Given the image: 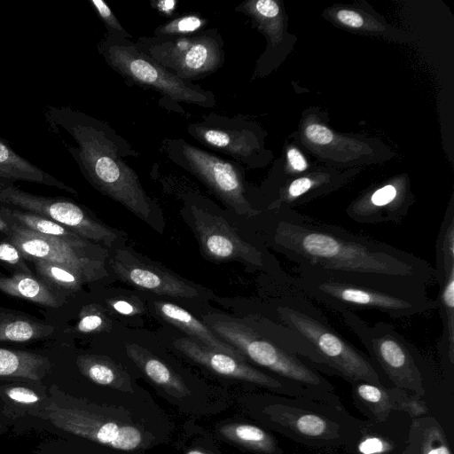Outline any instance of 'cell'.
I'll use <instances>...</instances> for the list:
<instances>
[{
    "instance_id": "obj_1",
    "label": "cell",
    "mask_w": 454,
    "mask_h": 454,
    "mask_svg": "<svg viewBox=\"0 0 454 454\" xmlns=\"http://www.w3.org/2000/svg\"><path fill=\"white\" fill-rule=\"evenodd\" d=\"M264 242L296 263L364 281L429 284L434 270L424 259L387 243L282 207L267 211Z\"/></svg>"
},
{
    "instance_id": "obj_2",
    "label": "cell",
    "mask_w": 454,
    "mask_h": 454,
    "mask_svg": "<svg viewBox=\"0 0 454 454\" xmlns=\"http://www.w3.org/2000/svg\"><path fill=\"white\" fill-rule=\"evenodd\" d=\"M48 128L76 162L85 179L98 191L121 203L144 221L152 219L155 204L137 174L124 160L139 153L105 121L71 106H48Z\"/></svg>"
},
{
    "instance_id": "obj_3",
    "label": "cell",
    "mask_w": 454,
    "mask_h": 454,
    "mask_svg": "<svg viewBox=\"0 0 454 454\" xmlns=\"http://www.w3.org/2000/svg\"><path fill=\"white\" fill-rule=\"evenodd\" d=\"M275 294L270 309L285 325L299 333L315 349L319 367L349 383L383 385L382 374L370 357L348 342L320 309L290 281L285 271L273 276ZM384 378V376H383Z\"/></svg>"
},
{
    "instance_id": "obj_4",
    "label": "cell",
    "mask_w": 454,
    "mask_h": 454,
    "mask_svg": "<svg viewBox=\"0 0 454 454\" xmlns=\"http://www.w3.org/2000/svg\"><path fill=\"white\" fill-rule=\"evenodd\" d=\"M291 283L305 296L339 313L377 309L404 318L437 309L426 286L380 284L336 274L319 268L298 267Z\"/></svg>"
},
{
    "instance_id": "obj_5",
    "label": "cell",
    "mask_w": 454,
    "mask_h": 454,
    "mask_svg": "<svg viewBox=\"0 0 454 454\" xmlns=\"http://www.w3.org/2000/svg\"><path fill=\"white\" fill-rule=\"evenodd\" d=\"M105 62L125 81L152 89L166 100L210 108L216 105L212 91L184 81L137 48L135 42L106 35L97 44Z\"/></svg>"
},
{
    "instance_id": "obj_6",
    "label": "cell",
    "mask_w": 454,
    "mask_h": 454,
    "mask_svg": "<svg viewBox=\"0 0 454 454\" xmlns=\"http://www.w3.org/2000/svg\"><path fill=\"white\" fill-rule=\"evenodd\" d=\"M48 389V404L31 418L42 422L44 429L123 451L142 444L143 435L137 427L110 419L90 405L63 393L56 385Z\"/></svg>"
},
{
    "instance_id": "obj_7",
    "label": "cell",
    "mask_w": 454,
    "mask_h": 454,
    "mask_svg": "<svg viewBox=\"0 0 454 454\" xmlns=\"http://www.w3.org/2000/svg\"><path fill=\"white\" fill-rule=\"evenodd\" d=\"M345 325L356 335L369 357L394 387L423 396V358L416 347L391 324L370 325L352 311L340 313Z\"/></svg>"
},
{
    "instance_id": "obj_8",
    "label": "cell",
    "mask_w": 454,
    "mask_h": 454,
    "mask_svg": "<svg viewBox=\"0 0 454 454\" xmlns=\"http://www.w3.org/2000/svg\"><path fill=\"white\" fill-rule=\"evenodd\" d=\"M138 49L178 78L192 82L219 70L224 63V43L215 27L179 37L141 36Z\"/></svg>"
},
{
    "instance_id": "obj_9",
    "label": "cell",
    "mask_w": 454,
    "mask_h": 454,
    "mask_svg": "<svg viewBox=\"0 0 454 454\" xmlns=\"http://www.w3.org/2000/svg\"><path fill=\"white\" fill-rule=\"evenodd\" d=\"M161 150L168 160L202 182L236 214L247 218L262 214L246 198L240 170L233 161L196 147L183 138L165 139Z\"/></svg>"
},
{
    "instance_id": "obj_10",
    "label": "cell",
    "mask_w": 454,
    "mask_h": 454,
    "mask_svg": "<svg viewBox=\"0 0 454 454\" xmlns=\"http://www.w3.org/2000/svg\"><path fill=\"white\" fill-rule=\"evenodd\" d=\"M288 397L263 408L262 413L276 428L309 446L348 442V425L340 422V417H333L338 409L308 398Z\"/></svg>"
},
{
    "instance_id": "obj_11",
    "label": "cell",
    "mask_w": 454,
    "mask_h": 454,
    "mask_svg": "<svg viewBox=\"0 0 454 454\" xmlns=\"http://www.w3.org/2000/svg\"><path fill=\"white\" fill-rule=\"evenodd\" d=\"M8 234L22 257L60 264L81 275L87 283L106 275L105 252L89 241L82 244L42 235L12 223Z\"/></svg>"
},
{
    "instance_id": "obj_12",
    "label": "cell",
    "mask_w": 454,
    "mask_h": 454,
    "mask_svg": "<svg viewBox=\"0 0 454 454\" xmlns=\"http://www.w3.org/2000/svg\"><path fill=\"white\" fill-rule=\"evenodd\" d=\"M0 203L52 220L85 239L110 247L118 239L114 230L98 222L74 202L35 195L19 189L11 182L0 181Z\"/></svg>"
},
{
    "instance_id": "obj_13",
    "label": "cell",
    "mask_w": 454,
    "mask_h": 454,
    "mask_svg": "<svg viewBox=\"0 0 454 454\" xmlns=\"http://www.w3.org/2000/svg\"><path fill=\"white\" fill-rule=\"evenodd\" d=\"M192 213L201 248L209 258L239 260L272 276L284 272L275 257L267 250L244 240L223 217L194 207Z\"/></svg>"
},
{
    "instance_id": "obj_14",
    "label": "cell",
    "mask_w": 454,
    "mask_h": 454,
    "mask_svg": "<svg viewBox=\"0 0 454 454\" xmlns=\"http://www.w3.org/2000/svg\"><path fill=\"white\" fill-rule=\"evenodd\" d=\"M434 275L439 285L437 309L442 325L438 344L443 361L454 364V214L447 211L435 242Z\"/></svg>"
},
{
    "instance_id": "obj_15",
    "label": "cell",
    "mask_w": 454,
    "mask_h": 454,
    "mask_svg": "<svg viewBox=\"0 0 454 454\" xmlns=\"http://www.w3.org/2000/svg\"><path fill=\"white\" fill-rule=\"evenodd\" d=\"M111 265L122 281L137 288L172 297L199 296V292L194 286L130 251L116 250Z\"/></svg>"
},
{
    "instance_id": "obj_16",
    "label": "cell",
    "mask_w": 454,
    "mask_h": 454,
    "mask_svg": "<svg viewBox=\"0 0 454 454\" xmlns=\"http://www.w3.org/2000/svg\"><path fill=\"white\" fill-rule=\"evenodd\" d=\"M187 132L204 146L246 163L254 144L243 121L210 113L203 120L187 125Z\"/></svg>"
},
{
    "instance_id": "obj_17",
    "label": "cell",
    "mask_w": 454,
    "mask_h": 454,
    "mask_svg": "<svg viewBox=\"0 0 454 454\" xmlns=\"http://www.w3.org/2000/svg\"><path fill=\"white\" fill-rule=\"evenodd\" d=\"M408 206V199L400 197L396 186L385 184L350 205L347 214L354 222L363 224L399 223L406 215Z\"/></svg>"
},
{
    "instance_id": "obj_18",
    "label": "cell",
    "mask_w": 454,
    "mask_h": 454,
    "mask_svg": "<svg viewBox=\"0 0 454 454\" xmlns=\"http://www.w3.org/2000/svg\"><path fill=\"white\" fill-rule=\"evenodd\" d=\"M49 400V389L43 383L0 382V412L7 420L31 419L48 404Z\"/></svg>"
},
{
    "instance_id": "obj_19",
    "label": "cell",
    "mask_w": 454,
    "mask_h": 454,
    "mask_svg": "<svg viewBox=\"0 0 454 454\" xmlns=\"http://www.w3.org/2000/svg\"><path fill=\"white\" fill-rule=\"evenodd\" d=\"M155 307L162 318L188 333L192 340L196 339V341L212 350L247 362L246 356L239 350L226 341H223L208 326L182 307L161 301L156 302Z\"/></svg>"
},
{
    "instance_id": "obj_20",
    "label": "cell",
    "mask_w": 454,
    "mask_h": 454,
    "mask_svg": "<svg viewBox=\"0 0 454 454\" xmlns=\"http://www.w3.org/2000/svg\"><path fill=\"white\" fill-rule=\"evenodd\" d=\"M0 181H26L76 194L77 192L57 177L47 173L21 155L18 154L8 141L0 137Z\"/></svg>"
},
{
    "instance_id": "obj_21",
    "label": "cell",
    "mask_w": 454,
    "mask_h": 454,
    "mask_svg": "<svg viewBox=\"0 0 454 454\" xmlns=\"http://www.w3.org/2000/svg\"><path fill=\"white\" fill-rule=\"evenodd\" d=\"M51 369V363L46 356L30 351L0 348V382L43 383Z\"/></svg>"
},
{
    "instance_id": "obj_22",
    "label": "cell",
    "mask_w": 454,
    "mask_h": 454,
    "mask_svg": "<svg viewBox=\"0 0 454 454\" xmlns=\"http://www.w3.org/2000/svg\"><path fill=\"white\" fill-rule=\"evenodd\" d=\"M0 290L9 295L51 308H59L63 304V300L32 273L20 271L11 277H1Z\"/></svg>"
},
{
    "instance_id": "obj_23",
    "label": "cell",
    "mask_w": 454,
    "mask_h": 454,
    "mask_svg": "<svg viewBox=\"0 0 454 454\" xmlns=\"http://www.w3.org/2000/svg\"><path fill=\"white\" fill-rule=\"evenodd\" d=\"M126 348L129 356L152 381L172 395L184 396L189 394L183 380L163 362L137 345L129 344Z\"/></svg>"
},
{
    "instance_id": "obj_24",
    "label": "cell",
    "mask_w": 454,
    "mask_h": 454,
    "mask_svg": "<svg viewBox=\"0 0 454 454\" xmlns=\"http://www.w3.org/2000/svg\"><path fill=\"white\" fill-rule=\"evenodd\" d=\"M408 450L411 454H452L442 427L431 417L413 419Z\"/></svg>"
},
{
    "instance_id": "obj_25",
    "label": "cell",
    "mask_w": 454,
    "mask_h": 454,
    "mask_svg": "<svg viewBox=\"0 0 454 454\" xmlns=\"http://www.w3.org/2000/svg\"><path fill=\"white\" fill-rule=\"evenodd\" d=\"M351 385L356 403L377 422L387 420L390 413L396 411L392 387L365 381H356Z\"/></svg>"
},
{
    "instance_id": "obj_26",
    "label": "cell",
    "mask_w": 454,
    "mask_h": 454,
    "mask_svg": "<svg viewBox=\"0 0 454 454\" xmlns=\"http://www.w3.org/2000/svg\"><path fill=\"white\" fill-rule=\"evenodd\" d=\"M0 215L6 220H14L13 223L42 235L78 244L88 242V239H85L62 224L36 214L1 206Z\"/></svg>"
},
{
    "instance_id": "obj_27",
    "label": "cell",
    "mask_w": 454,
    "mask_h": 454,
    "mask_svg": "<svg viewBox=\"0 0 454 454\" xmlns=\"http://www.w3.org/2000/svg\"><path fill=\"white\" fill-rule=\"evenodd\" d=\"M76 364L81 373L96 384L122 390L129 388L127 375L106 357L81 355Z\"/></svg>"
},
{
    "instance_id": "obj_28",
    "label": "cell",
    "mask_w": 454,
    "mask_h": 454,
    "mask_svg": "<svg viewBox=\"0 0 454 454\" xmlns=\"http://www.w3.org/2000/svg\"><path fill=\"white\" fill-rule=\"evenodd\" d=\"M227 439L262 454H280L275 438L259 427L250 424H230L220 428Z\"/></svg>"
},
{
    "instance_id": "obj_29",
    "label": "cell",
    "mask_w": 454,
    "mask_h": 454,
    "mask_svg": "<svg viewBox=\"0 0 454 454\" xmlns=\"http://www.w3.org/2000/svg\"><path fill=\"white\" fill-rule=\"evenodd\" d=\"M54 327L24 317H0V341L25 342L50 336Z\"/></svg>"
},
{
    "instance_id": "obj_30",
    "label": "cell",
    "mask_w": 454,
    "mask_h": 454,
    "mask_svg": "<svg viewBox=\"0 0 454 454\" xmlns=\"http://www.w3.org/2000/svg\"><path fill=\"white\" fill-rule=\"evenodd\" d=\"M37 274L53 288L74 292L81 289L85 279L69 268L44 260H35Z\"/></svg>"
},
{
    "instance_id": "obj_31",
    "label": "cell",
    "mask_w": 454,
    "mask_h": 454,
    "mask_svg": "<svg viewBox=\"0 0 454 454\" xmlns=\"http://www.w3.org/2000/svg\"><path fill=\"white\" fill-rule=\"evenodd\" d=\"M207 23L208 21L206 19L195 14L183 15L157 27L153 35L157 37L189 35L205 29L204 27Z\"/></svg>"
},
{
    "instance_id": "obj_32",
    "label": "cell",
    "mask_w": 454,
    "mask_h": 454,
    "mask_svg": "<svg viewBox=\"0 0 454 454\" xmlns=\"http://www.w3.org/2000/svg\"><path fill=\"white\" fill-rule=\"evenodd\" d=\"M89 2L103 21L107 31L106 35L131 40L132 35L121 26L106 2L103 0H90Z\"/></svg>"
},
{
    "instance_id": "obj_33",
    "label": "cell",
    "mask_w": 454,
    "mask_h": 454,
    "mask_svg": "<svg viewBox=\"0 0 454 454\" xmlns=\"http://www.w3.org/2000/svg\"><path fill=\"white\" fill-rule=\"evenodd\" d=\"M393 396L395 402L396 411L407 412L412 419L419 418L427 412L426 403L419 396H411L406 390L392 387Z\"/></svg>"
},
{
    "instance_id": "obj_34",
    "label": "cell",
    "mask_w": 454,
    "mask_h": 454,
    "mask_svg": "<svg viewBox=\"0 0 454 454\" xmlns=\"http://www.w3.org/2000/svg\"><path fill=\"white\" fill-rule=\"evenodd\" d=\"M106 324V318L100 310L88 306L80 313L75 331L82 333H94L105 329Z\"/></svg>"
},
{
    "instance_id": "obj_35",
    "label": "cell",
    "mask_w": 454,
    "mask_h": 454,
    "mask_svg": "<svg viewBox=\"0 0 454 454\" xmlns=\"http://www.w3.org/2000/svg\"><path fill=\"white\" fill-rule=\"evenodd\" d=\"M395 449V444L380 435L365 434L356 444L358 454H389Z\"/></svg>"
},
{
    "instance_id": "obj_36",
    "label": "cell",
    "mask_w": 454,
    "mask_h": 454,
    "mask_svg": "<svg viewBox=\"0 0 454 454\" xmlns=\"http://www.w3.org/2000/svg\"><path fill=\"white\" fill-rule=\"evenodd\" d=\"M22 255L18 248L12 243H0V261L10 265L17 266L22 272L31 273L23 262Z\"/></svg>"
},
{
    "instance_id": "obj_37",
    "label": "cell",
    "mask_w": 454,
    "mask_h": 454,
    "mask_svg": "<svg viewBox=\"0 0 454 454\" xmlns=\"http://www.w3.org/2000/svg\"><path fill=\"white\" fill-rule=\"evenodd\" d=\"M306 137L314 144L324 145L333 139L332 131L319 124H310L305 129Z\"/></svg>"
},
{
    "instance_id": "obj_38",
    "label": "cell",
    "mask_w": 454,
    "mask_h": 454,
    "mask_svg": "<svg viewBox=\"0 0 454 454\" xmlns=\"http://www.w3.org/2000/svg\"><path fill=\"white\" fill-rule=\"evenodd\" d=\"M337 18L342 24L350 27H360L364 24L363 18L357 12L349 10L339 11Z\"/></svg>"
},
{
    "instance_id": "obj_39",
    "label": "cell",
    "mask_w": 454,
    "mask_h": 454,
    "mask_svg": "<svg viewBox=\"0 0 454 454\" xmlns=\"http://www.w3.org/2000/svg\"><path fill=\"white\" fill-rule=\"evenodd\" d=\"M287 157L290 165L294 170L303 171L307 168L306 160L298 150L294 148L290 149L287 153Z\"/></svg>"
},
{
    "instance_id": "obj_40",
    "label": "cell",
    "mask_w": 454,
    "mask_h": 454,
    "mask_svg": "<svg viewBox=\"0 0 454 454\" xmlns=\"http://www.w3.org/2000/svg\"><path fill=\"white\" fill-rule=\"evenodd\" d=\"M112 308L118 313L122 315H133L137 312V308L125 300H116L111 302Z\"/></svg>"
},
{
    "instance_id": "obj_41",
    "label": "cell",
    "mask_w": 454,
    "mask_h": 454,
    "mask_svg": "<svg viewBox=\"0 0 454 454\" xmlns=\"http://www.w3.org/2000/svg\"><path fill=\"white\" fill-rule=\"evenodd\" d=\"M9 423L4 420H0V434L8 432Z\"/></svg>"
},
{
    "instance_id": "obj_42",
    "label": "cell",
    "mask_w": 454,
    "mask_h": 454,
    "mask_svg": "<svg viewBox=\"0 0 454 454\" xmlns=\"http://www.w3.org/2000/svg\"><path fill=\"white\" fill-rule=\"evenodd\" d=\"M186 454H206L203 451L198 450H189Z\"/></svg>"
}]
</instances>
